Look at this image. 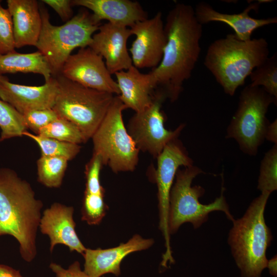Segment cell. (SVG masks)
Listing matches in <instances>:
<instances>
[{
	"label": "cell",
	"instance_id": "obj_30",
	"mask_svg": "<svg viewBox=\"0 0 277 277\" xmlns=\"http://www.w3.org/2000/svg\"><path fill=\"white\" fill-rule=\"evenodd\" d=\"M12 16L7 9L4 8L0 1V55L15 50Z\"/></svg>",
	"mask_w": 277,
	"mask_h": 277
},
{
	"label": "cell",
	"instance_id": "obj_6",
	"mask_svg": "<svg viewBox=\"0 0 277 277\" xmlns=\"http://www.w3.org/2000/svg\"><path fill=\"white\" fill-rule=\"evenodd\" d=\"M52 109L58 117L75 125L86 140L91 138L110 106L114 95L82 86L58 74Z\"/></svg>",
	"mask_w": 277,
	"mask_h": 277
},
{
	"label": "cell",
	"instance_id": "obj_17",
	"mask_svg": "<svg viewBox=\"0 0 277 277\" xmlns=\"http://www.w3.org/2000/svg\"><path fill=\"white\" fill-rule=\"evenodd\" d=\"M153 243L152 239H146L135 234L127 242L115 247L105 249L86 248L83 255L85 260L84 271L91 277H101L107 273L118 276L121 274V263L126 256L147 249Z\"/></svg>",
	"mask_w": 277,
	"mask_h": 277
},
{
	"label": "cell",
	"instance_id": "obj_24",
	"mask_svg": "<svg viewBox=\"0 0 277 277\" xmlns=\"http://www.w3.org/2000/svg\"><path fill=\"white\" fill-rule=\"evenodd\" d=\"M103 166L100 157L92 154V157L85 167L86 184L83 203L91 204L105 203V191L100 180V172Z\"/></svg>",
	"mask_w": 277,
	"mask_h": 277
},
{
	"label": "cell",
	"instance_id": "obj_12",
	"mask_svg": "<svg viewBox=\"0 0 277 277\" xmlns=\"http://www.w3.org/2000/svg\"><path fill=\"white\" fill-rule=\"evenodd\" d=\"M85 87L112 94H120L118 85L111 76L103 58L89 47L71 54L60 73Z\"/></svg>",
	"mask_w": 277,
	"mask_h": 277
},
{
	"label": "cell",
	"instance_id": "obj_34",
	"mask_svg": "<svg viewBox=\"0 0 277 277\" xmlns=\"http://www.w3.org/2000/svg\"><path fill=\"white\" fill-rule=\"evenodd\" d=\"M265 140L277 144V120L275 119L272 123H270L268 126L266 134Z\"/></svg>",
	"mask_w": 277,
	"mask_h": 277
},
{
	"label": "cell",
	"instance_id": "obj_14",
	"mask_svg": "<svg viewBox=\"0 0 277 277\" xmlns=\"http://www.w3.org/2000/svg\"><path fill=\"white\" fill-rule=\"evenodd\" d=\"M58 92L55 77L41 86H27L10 82L0 75V98L22 115L30 111L52 109Z\"/></svg>",
	"mask_w": 277,
	"mask_h": 277
},
{
	"label": "cell",
	"instance_id": "obj_9",
	"mask_svg": "<svg viewBox=\"0 0 277 277\" xmlns=\"http://www.w3.org/2000/svg\"><path fill=\"white\" fill-rule=\"evenodd\" d=\"M277 99L261 87L249 84L241 91L237 109L226 130V138L234 139L245 154L255 156L265 140L270 122L266 114Z\"/></svg>",
	"mask_w": 277,
	"mask_h": 277
},
{
	"label": "cell",
	"instance_id": "obj_4",
	"mask_svg": "<svg viewBox=\"0 0 277 277\" xmlns=\"http://www.w3.org/2000/svg\"><path fill=\"white\" fill-rule=\"evenodd\" d=\"M270 194L261 193L250 203L244 215L233 222L228 243L241 277H261L266 268V250L272 235L264 218Z\"/></svg>",
	"mask_w": 277,
	"mask_h": 277
},
{
	"label": "cell",
	"instance_id": "obj_7",
	"mask_svg": "<svg viewBox=\"0 0 277 277\" xmlns=\"http://www.w3.org/2000/svg\"><path fill=\"white\" fill-rule=\"evenodd\" d=\"M204 171L192 165L179 169L175 182L171 189L169 198L168 228L169 234L176 233L184 223H191L194 229L199 228L208 219V214L213 211L224 212L227 217L233 222L231 214L224 195L225 188L222 186L221 195L212 203L204 205L199 199L205 193V189L200 185L191 186L194 179Z\"/></svg>",
	"mask_w": 277,
	"mask_h": 277
},
{
	"label": "cell",
	"instance_id": "obj_11",
	"mask_svg": "<svg viewBox=\"0 0 277 277\" xmlns=\"http://www.w3.org/2000/svg\"><path fill=\"white\" fill-rule=\"evenodd\" d=\"M167 98L161 88L154 92L151 104L143 111L135 113L127 128L139 150L155 158L168 144L177 138L185 127V124H181L174 130L165 127V116L162 106Z\"/></svg>",
	"mask_w": 277,
	"mask_h": 277
},
{
	"label": "cell",
	"instance_id": "obj_31",
	"mask_svg": "<svg viewBox=\"0 0 277 277\" xmlns=\"http://www.w3.org/2000/svg\"><path fill=\"white\" fill-rule=\"evenodd\" d=\"M25 126L35 134L58 117L52 109L34 110L23 114Z\"/></svg>",
	"mask_w": 277,
	"mask_h": 277
},
{
	"label": "cell",
	"instance_id": "obj_29",
	"mask_svg": "<svg viewBox=\"0 0 277 277\" xmlns=\"http://www.w3.org/2000/svg\"><path fill=\"white\" fill-rule=\"evenodd\" d=\"M257 188L269 194L277 189V144L265 153L261 162Z\"/></svg>",
	"mask_w": 277,
	"mask_h": 277
},
{
	"label": "cell",
	"instance_id": "obj_2",
	"mask_svg": "<svg viewBox=\"0 0 277 277\" xmlns=\"http://www.w3.org/2000/svg\"><path fill=\"white\" fill-rule=\"evenodd\" d=\"M43 207L30 183L14 170L0 168V236L15 238L27 262H32L37 254L36 239Z\"/></svg>",
	"mask_w": 277,
	"mask_h": 277
},
{
	"label": "cell",
	"instance_id": "obj_22",
	"mask_svg": "<svg viewBox=\"0 0 277 277\" xmlns=\"http://www.w3.org/2000/svg\"><path fill=\"white\" fill-rule=\"evenodd\" d=\"M17 72L39 74L44 76L45 82L52 77V70L46 58L38 51L20 53L14 50L0 55V75Z\"/></svg>",
	"mask_w": 277,
	"mask_h": 277
},
{
	"label": "cell",
	"instance_id": "obj_20",
	"mask_svg": "<svg viewBox=\"0 0 277 277\" xmlns=\"http://www.w3.org/2000/svg\"><path fill=\"white\" fill-rule=\"evenodd\" d=\"M72 6L90 10L99 21L107 20L113 25L131 28L148 18V14L136 1L130 0H72Z\"/></svg>",
	"mask_w": 277,
	"mask_h": 277
},
{
	"label": "cell",
	"instance_id": "obj_5",
	"mask_svg": "<svg viewBox=\"0 0 277 277\" xmlns=\"http://www.w3.org/2000/svg\"><path fill=\"white\" fill-rule=\"evenodd\" d=\"M39 7L42 24L35 47L46 58L54 76L60 73L74 49L89 47L101 22L82 8L64 25L54 26L50 22L47 10L41 5Z\"/></svg>",
	"mask_w": 277,
	"mask_h": 277
},
{
	"label": "cell",
	"instance_id": "obj_18",
	"mask_svg": "<svg viewBox=\"0 0 277 277\" xmlns=\"http://www.w3.org/2000/svg\"><path fill=\"white\" fill-rule=\"evenodd\" d=\"M262 2L250 4L239 13L220 12L204 2L199 3L194 10L196 18L202 25L213 22L223 23L234 31V34L239 39L246 41L251 39L253 32L258 28L277 23L276 17L256 18L249 15L252 10H258Z\"/></svg>",
	"mask_w": 277,
	"mask_h": 277
},
{
	"label": "cell",
	"instance_id": "obj_26",
	"mask_svg": "<svg viewBox=\"0 0 277 277\" xmlns=\"http://www.w3.org/2000/svg\"><path fill=\"white\" fill-rule=\"evenodd\" d=\"M251 86L261 87L277 99V54L275 52L249 75Z\"/></svg>",
	"mask_w": 277,
	"mask_h": 277
},
{
	"label": "cell",
	"instance_id": "obj_27",
	"mask_svg": "<svg viewBox=\"0 0 277 277\" xmlns=\"http://www.w3.org/2000/svg\"><path fill=\"white\" fill-rule=\"evenodd\" d=\"M37 135L78 145L87 142L75 125L60 117L41 129Z\"/></svg>",
	"mask_w": 277,
	"mask_h": 277
},
{
	"label": "cell",
	"instance_id": "obj_28",
	"mask_svg": "<svg viewBox=\"0 0 277 277\" xmlns=\"http://www.w3.org/2000/svg\"><path fill=\"white\" fill-rule=\"evenodd\" d=\"M0 142L23 136L27 130L23 115L7 103L0 100Z\"/></svg>",
	"mask_w": 277,
	"mask_h": 277
},
{
	"label": "cell",
	"instance_id": "obj_16",
	"mask_svg": "<svg viewBox=\"0 0 277 277\" xmlns=\"http://www.w3.org/2000/svg\"><path fill=\"white\" fill-rule=\"evenodd\" d=\"M73 212V207L59 203H54L44 211L39 227L41 232L50 239L51 252L60 244L66 246L71 252L84 254L86 248L75 231Z\"/></svg>",
	"mask_w": 277,
	"mask_h": 277
},
{
	"label": "cell",
	"instance_id": "obj_8",
	"mask_svg": "<svg viewBox=\"0 0 277 277\" xmlns=\"http://www.w3.org/2000/svg\"><path fill=\"white\" fill-rule=\"evenodd\" d=\"M126 107L117 95L114 97L105 117L93 134V154L115 173L133 171L140 150L126 128L123 111Z\"/></svg>",
	"mask_w": 277,
	"mask_h": 277
},
{
	"label": "cell",
	"instance_id": "obj_13",
	"mask_svg": "<svg viewBox=\"0 0 277 277\" xmlns=\"http://www.w3.org/2000/svg\"><path fill=\"white\" fill-rule=\"evenodd\" d=\"M130 29L135 36L129 49L133 65L137 69L156 68L162 61L167 42L162 13L138 22Z\"/></svg>",
	"mask_w": 277,
	"mask_h": 277
},
{
	"label": "cell",
	"instance_id": "obj_1",
	"mask_svg": "<svg viewBox=\"0 0 277 277\" xmlns=\"http://www.w3.org/2000/svg\"><path fill=\"white\" fill-rule=\"evenodd\" d=\"M164 28L167 42L163 57L150 72L156 87L174 102L179 97L184 83L191 77L199 60L203 27L191 5L177 3L169 11Z\"/></svg>",
	"mask_w": 277,
	"mask_h": 277
},
{
	"label": "cell",
	"instance_id": "obj_3",
	"mask_svg": "<svg viewBox=\"0 0 277 277\" xmlns=\"http://www.w3.org/2000/svg\"><path fill=\"white\" fill-rule=\"evenodd\" d=\"M269 45L263 37L242 41L234 34L215 40L208 47L204 65L224 92L234 95L247 77L269 57Z\"/></svg>",
	"mask_w": 277,
	"mask_h": 277
},
{
	"label": "cell",
	"instance_id": "obj_15",
	"mask_svg": "<svg viewBox=\"0 0 277 277\" xmlns=\"http://www.w3.org/2000/svg\"><path fill=\"white\" fill-rule=\"evenodd\" d=\"M132 35L130 29L109 23L101 25L89 46L105 60L111 74L128 69L132 64L127 49V41Z\"/></svg>",
	"mask_w": 277,
	"mask_h": 277
},
{
	"label": "cell",
	"instance_id": "obj_21",
	"mask_svg": "<svg viewBox=\"0 0 277 277\" xmlns=\"http://www.w3.org/2000/svg\"><path fill=\"white\" fill-rule=\"evenodd\" d=\"M12 16L15 47L35 46L42 28L39 4L36 0H7Z\"/></svg>",
	"mask_w": 277,
	"mask_h": 277
},
{
	"label": "cell",
	"instance_id": "obj_25",
	"mask_svg": "<svg viewBox=\"0 0 277 277\" xmlns=\"http://www.w3.org/2000/svg\"><path fill=\"white\" fill-rule=\"evenodd\" d=\"M23 135L35 142L43 156L61 157L69 161L73 159L81 150L80 145L32 134L27 130L23 132Z\"/></svg>",
	"mask_w": 277,
	"mask_h": 277
},
{
	"label": "cell",
	"instance_id": "obj_32",
	"mask_svg": "<svg viewBox=\"0 0 277 277\" xmlns=\"http://www.w3.org/2000/svg\"><path fill=\"white\" fill-rule=\"evenodd\" d=\"M49 268L55 273L56 277H91L81 270L78 261H75L68 269H65L55 263H51Z\"/></svg>",
	"mask_w": 277,
	"mask_h": 277
},
{
	"label": "cell",
	"instance_id": "obj_36",
	"mask_svg": "<svg viewBox=\"0 0 277 277\" xmlns=\"http://www.w3.org/2000/svg\"><path fill=\"white\" fill-rule=\"evenodd\" d=\"M266 268L269 274L273 277H277V257L275 255L271 259L268 260Z\"/></svg>",
	"mask_w": 277,
	"mask_h": 277
},
{
	"label": "cell",
	"instance_id": "obj_33",
	"mask_svg": "<svg viewBox=\"0 0 277 277\" xmlns=\"http://www.w3.org/2000/svg\"><path fill=\"white\" fill-rule=\"evenodd\" d=\"M42 2L51 7L58 14L61 19L65 23L73 16L71 1L43 0Z\"/></svg>",
	"mask_w": 277,
	"mask_h": 277
},
{
	"label": "cell",
	"instance_id": "obj_35",
	"mask_svg": "<svg viewBox=\"0 0 277 277\" xmlns=\"http://www.w3.org/2000/svg\"><path fill=\"white\" fill-rule=\"evenodd\" d=\"M0 277H23L19 270L7 265L0 264Z\"/></svg>",
	"mask_w": 277,
	"mask_h": 277
},
{
	"label": "cell",
	"instance_id": "obj_19",
	"mask_svg": "<svg viewBox=\"0 0 277 277\" xmlns=\"http://www.w3.org/2000/svg\"><path fill=\"white\" fill-rule=\"evenodd\" d=\"M114 74L120 90L117 96L126 109L130 108L137 113L149 106L154 89L157 87L150 72L142 73L132 65Z\"/></svg>",
	"mask_w": 277,
	"mask_h": 277
},
{
	"label": "cell",
	"instance_id": "obj_23",
	"mask_svg": "<svg viewBox=\"0 0 277 277\" xmlns=\"http://www.w3.org/2000/svg\"><path fill=\"white\" fill-rule=\"evenodd\" d=\"M68 161L63 157L41 155L37 161V180L48 188H59Z\"/></svg>",
	"mask_w": 277,
	"mask_h": 277
},
{
	"label": "cell",
	"instance_id": "obj_10",
	"mask_svg": "<svg viewBox=\"0 0 277 277\" xmlns=\"http://www.w3.org/2000/svg\"><path fill=\"white\" fill-rule=\"evenodd\" d=\"M156 159L157 167L154 176L157 187L159 228L164 236L166 247L161 265L167 268L168 265L174 263L168 228L170 193L179 168L193 165V161L189 156L186 148L177 138L168 144Z\"/></svg>",
	"mask_w": 277,
	"mask_h": 277
}]
</instances>
